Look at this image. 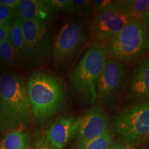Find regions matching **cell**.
Masks as SVG:
<instances>
[{
  "instance_id": "1",
  "label": "cell",
  "mask_w": 149,
  "mask_h": 149,
  "mask_svg": "<svg viewBox=\"0 0 149 149\" xmlns=\"http://www.w3.org/2000/svg\"><path fill=\"white\" fill-rule=\"evenodd\" d=\"M32 117L25 80L19 74H0V133L22 129Z\"/></svg>"
},
{
  "instance_id": "2",
  "label": "cell",
  "mask_w": 149,
  "mask_h": 149,
  "mask_svg": "<svg viewBox=\"0 0 149 149\" xmlns=\"http://www.w3.org/2000/svg\"><path fill=\"white\" fill-rule=\"evenodd\" d=\"M32 115L39 122H45L66 107L64 84L51 73L35 71L25 81Z\"/></svg>"
},
{
  "instance_id": "3",
  "label": "cell",
  "mask_w": 149,
  "mask_h": 149,
  "mask_svg": "<svg viewBox=\"0 0 149 149\" xmlns=\"http://www.w3.org/2000/svg\"><path fill=\"white\" fill-rule=\"evenodd\" d=\"M109 57L107 42L94 44L89 47L70 74L72 93L86 104L93 105L97 101V81Z\"/></svg>"
},
{
  "instance_id": "4",
  "label": "cell",
  "mask_w": 149,
  "mask_h": 149,
  "mask_svg": "<svg viewBox=\"0 0 149 149\" xmlns=\"http://www.w3.org/2000/svg\"><path fill=\"white\" fill-rule=\"evenodd\" d=\"M107 42L110 58L124 64L140 60L148 51V27L142 22L131 21Z\"/></svg>"
},
{
  "instance_id": "5",
  "label": "cell",
  "mask_w": 149,
  "mask_h": 149,
  "mask_svg": "<svg viewBox=\"0 0 149 149\" xmlns=\"http://www.w3.org/2000/svg\"><path fill=\"white\" fill-rule=\"evenodd\" d=\"M52 22L21 19V27L26 49L24 66L34 68L46 64L52 57Z\"/></svg>"
},
{
  "instance_id": "6",
  "label": "cell",
  "mask_w": 149,
  "mask_h": 149,
  "mask_svg": "<svg viewBox=\"0 0 149 149\" xmlns=\"http://www.w3.org/2000/svg\"><path fill=\"white\" fill-rule=\"evenodd\" d=\"M129 3L130 1H112L91 18L88 23L89 46L107 42L131 22Z\"/></svg>"
},
{
  "instance_id": "7",
  "label": "cell",
  "mask_w": 149,
  "mask_h": 149,
  "mask_svg": "<svg viewBox=\"0 0 149 149\" xmlns=\"http://www.w3.org/2000/svg\"><path fill=\"white\" fill-rule=\"evenodd\" d=\"M88 39V23L70 20L61 26L53 41V64L57 68L68 66L77 58Z\"/></svg>"
},
{
  "instance_id": "8",
  "label": "cell",
  "mask_w": 149,
  "mask_h": 149,
  "mask_svg": "<svg viewBox=\"0 0 149 149\" xmlns=\"http://www.w3.org/2000/svg\"><path fill=\"white\" fill-rule=\"evenodd\" d=\"M113 127L124 144L135 145L146 139L149 133L148 101L120 112L114 117Z\"/></svg>"
},
{
  "instance_id": "9",
  "label": "cell",
  "mask_w": 149,
  "mask_h": 149,
  "mask_svg": "<svg viewBox=\"0 0 149 149\" xmlns=\"http://www.w3.org/2000/svg\"><path fill=\"white\" fill-rule=\"evenodd\" d=\"M127 73L126 64L109 57L97 81V100L101 103H107L113 100L122 90Z\"/></svg>"
},
{
  "instance_id": "10",
  "label": "cell",
  "mask_w": 149,
  "mask_h": 149,
  "mask_svg": "<svg viewBox=\"0 0 149 149\" xmlns=\"http://www.w3.org/2000/svg\"><path fill=\"white\" fill-rule=\"evenodd\" d=\"M77 148H81L89 141L96 138L109 129L107 112L101 104H95L77 117Z\"/></svg>"
},
{
  "instance_id": "11",
  "label": "cell",
  "mask_w": 149,
  "mask_h": 149,
  "mask_svg": "<svg viewBox=\"0 0 149 149\" xmlns=\"http://www.w3.org/2000/svg\"><path fill=\"white\" fill-rule=\"evenodd\" d=\"M78 126L77 117L66 115L57 118L47 128L45 138L57 149L64 148L75 135Z\"/></svg>"
},
{
  "instance_id": "12",
  "label": "cell",
  "mask_w": 149,
  "mask_h": 149,
  "mask_svg": "<svg viewBox=\"0 0 149 149\" xmlns=\"http://www.w3.org/2000/svg\"><path fill=\"white\" fill-rule=\"evenodd\" d=\"M127 97L131 101L141 103L149 98V59L139 60L134 68L128 85Z\"/></svg>"
},
{
  "instance_id": "13",
  "label": "cell",
  "mask_w": 149,
  "mask_h": 149,
  "mask_svg": "<svg viewBox=\"0 0 149 149\" xmlns=\"http://www.w3.org/2000/svg\"><path fill=\"white\" fill-rule=\"evenodd\" d=\"M17 16L22 20H37L52 22L55 15L41 0H21Z\"/></svg>"
},
{
  "instance_id": "14",
  "label": "cell",
  "mask_w": 149,
  "mask_h": 149,
  "mask_svg": "<svg viewBox=\"0 0 149 149\" xmlns=\"http://www.w3.org/2000/svg\"><path fill=\"white\" fill-rule=\"evenodd\" d=\"M29 138L22 129L7 132L0 138V149H29Z\"/></svg>"
},
{
  "instance_id": "15",
  "label": "cell",
  "mask_w": 149,
  "mask_h": 149,
  "mask_svg": "<svg viewBox=\"0 0 149 149\" xmlns=\"http://www.w3.org/2000/svg\"><path fill=\"white\" fill-rule=\"evenodd\" d=\"M9 40L15 51L18 66H24L26 60V49L21 27V19L17 16L16 17L10 30Z\"/></svg>"
},
{
  "instance_id": "16",
  "label": "cell",
  "mask_w": 149,
  "mask_h": 149,
  "mask_svg": "<svg viewBox=\"0 0 149 149\" xmlns=\"http://www.w3.org/2000/svg\"><path fill=\"white\" fill-rule=\"evenodd\" d=\"M0 66L6 68L19 66L15 51L9 37L0 44Z\"/></svg>"
},
{
  "instance_id": "17",
  "label": "cell",
  "mask_w": 149,
  "mask_h": 149,
  "mask_svg": "<svg viewBox=\"0 0 149 149\" xmlns=\"http://www.w3.org/2000/svg\"><path fill=\"white\" fill-rule=\"evenodd\" d=\"M44 2L53 13L70 15L73 13L72 0H44Z\"/></svg>"
},
{
  "instance_id": "18",
  "label": "cell",
  "mask_w": 149,
  "mask_h": 149,
  "mask_svg": "<svg viewBox=\"0 0 149 149\" xmlns=\"http://www.w3.org/2000/svg\"><path fill=\"white\" fill-rule=\"evenodd\" d=\"M113 142V136L109 129L78 149H109Z\"/></svg>"
},
{
  "instance_id": "19",
  "label": "cell",
  "mask_w": 149,
  "mask_h": 149,
  "mask_svg": "<svg viewBox=\"0 0 149 149\" xmlns=\"http://www.w3.org/2000/svg\"><path fill=\"white\" fill-rule=\"evenodd\" d=\"M148 0L130 1L129 15L131 21L142 22L144 14L149 10Z\"/></svg>"
},
{
  "instance_id": "20",
  "label": "cell",
  "mask_w": 149,
  "mask_h": 149,
  "mask_svg": "<svg viewBox=\"0 0 149 149\" xmlns=\"http://www.w3.org/2000/svg\"><path fill=\"white\" fill-rule=\"evenodd\" d=\"M73 13L84 17H92L94 15L93 3L91 0H72Z\"/></svg>"
},
{
  "instance_id": "21",
  "label": "cell",
  "mask_w": 149,
  "mask_h": 149,
  "mask_svg": "<svg viewBox=\"0 0 149 149\" xmlns=\"http://www.w3.org/2000/svg\"><path fill=\"white\" fill-rule=\"evenodd\" d=\"M33 148L32 149H57L52 146L46 140L45 136L40 132H37L33 135Z\"/></svg>"
},
{
  "instance_id": "22",
  "label": "cell",
  "mask_w": 149,
  "mask_h": 149,
  "mask_svg": "<svg viewBox=\"0 0 149 149\" xmlns=\"http://www.w3.org/2000/svg\"><path fill=\"white\" fill-rule=\"evenodd\" d=\"M16 17L17 11L0 4V26L15 21Z\"/></svg>"
},
{
  "instance_id": "23",
  "label": "cell",
  "mask_w": 149,
  "mask_h": 149,
  "mask_svg": "<svg viewBox=\"0 0 149 149\" xmlns=\"http://www.w3.org/2000/svg\"><path fill=\"white\" fill-rule=\"evenodd\" d=\"M13 23L14 21L0 26V44L9 37L10 30L12 29Z\"/></svg>"
},
{
  "instance_id": "24",
  "label": "cell",
  "mask_w": 149,
  "mask_h": 149,
  "mask_svg": "<svg viewBox=\"0 0 149 149\" xmlns=\"http://www.w3.org/2000/svg\"><path fill=\"white\" fill-rule=\"evenodd\" d=\"M111 2L112 1H110V0H94V1H92L94 15L99 12V11L102 10L105 7H107Z\"/></svg>"
},
{
  "instance_id": "25",
  "label": "cell",
  "mask_w": 149,
  "mask_h": 149,
  "mask_svg": "<svg viewBox=\"0 0 149 149\" xmlns=\"http://www.w3.org/2000/svg\"><path fill=\"white\" fill-rule=\"evenodd\" d=\"M21 0H0V4L17 11Z\"/></svg>"
},
{
  "instance_id": "26",
  "label": "cell",
  "mask_w": 149,
  "mask_h": 149,
  "mask_svg": "<svg viewBox=\"0 0 149 149\" xmlns=\"http://www.w3.org/2000/svg\"><path fill=\"white\" fill-rule=\"evenodd\" d=\"M109 149H127L125 144L122 143H115L113 142Z\"/></svg>"
},
{
  "instance_id": "27",
  "label": "cell",
  "mask_w": 149,
  "mask_h": 149,
  "mask_svg": "<svg viewBox=\"0 0 149 149\" xmlns=\"http://www.w3.org/2000/svg\"><path fill=\"white\" fill-rule=\"evenodd\" d=\"M29 149H32V148H29Z\"/></svg>"
},
{
  "instance_id": "28",
  "label": "cell",
  "mask_w": 149,
  "mask_h": 149,
  "mask_svg": "<svg viewBox=\"0 0 149 149\" xmlns=\"http://www.w3.org/2000/svg\"><path fill=\"white\" fill-rule=\"evenodd\" d=\"M140 149H143V148H140Z\"/></svg>"
},
{
  "instance_id": "29",
  "label": "cell",
  "mask_w": 149,
  "mask_h": 149,
  "mask_svg": "<svg viewBox=\"0 0 149 149\" xmlns=\"http://www.w3.org/2000/svg\"></svg>"
}]
</instances>
